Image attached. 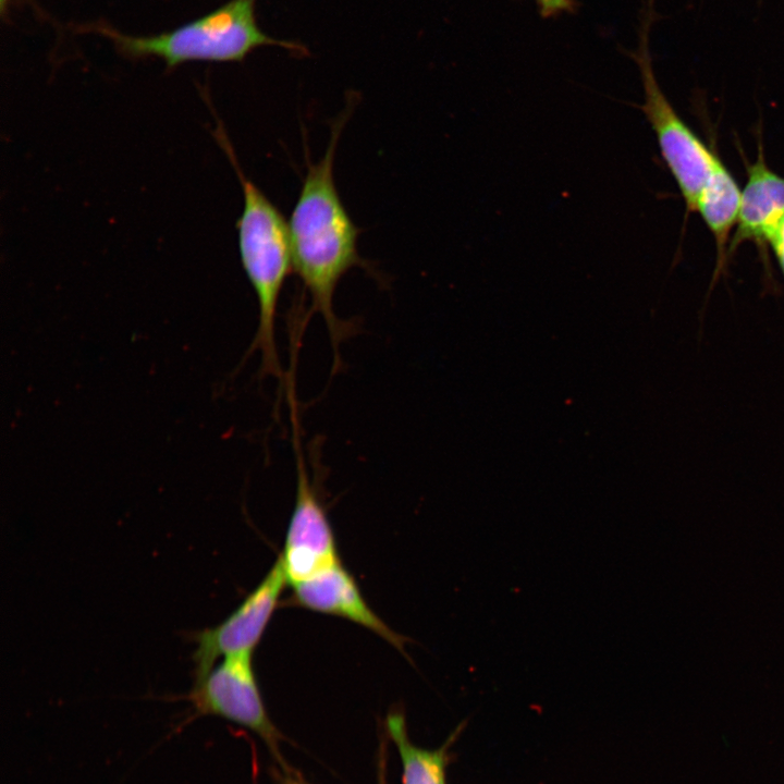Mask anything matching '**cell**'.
<instances>
[{
    "instance_id": "cell-1",
    "label": "cell",
    "mask_w": 784,
    "mask_h": 784,
    "mask_svg": "<svg viewBox=\"0 0 784 784\" xmlns=\"http://www.w3.org/2000/svg\"><path fill=\"white\" fill-rule=\"evenodd\" d=\"M353 102L332 122L323 156L310 161L292 210L289 233L293 271L310 301V310L319 314L327 327L333 351V371L340 369V345L354 331L353 322L339 318L334 293L342 278L353 268H362L376 281H384L358 252L359 229L347 212L334 180L336 147L352 114Z\"/></svg>"
},
{
    "instance_id": "cell-2",
    "label": "cell",
    "mask_w": 784,
    "mask_h": 784,
    "mask_svg": "<svg viewBox=\"0 0 784 784\" xmlns=\"http://www.w3.org/2000/svg\"><path fill=\"white\" fill-rule=\"evenodd\" d=\"M215 135L231 161L243 192V210L236 222L238 250L258 304V326L250 351L260 354V373L282 382L275 318L284 283L293 270L289 223L277 206L243 172L220 124Z\"/></svg>"
},
{
    "instance_id": "cell-3",
    "label": "cell",
    "mask_w": 784,
    "mask_h": 784,
    "mask_svg": "<svg viewBox=\"0 0 784 784\" xmlns=\"http://www.w3.org/2000/svg\"><path fill=\"white\" fill-rule=\"evenodd\" d=\"M258 0H230L212 12L171 32L136 37L107 25L95 30L109 37L131 57H158L168 68L189 61L240 62L253 50L274 46L305 56L299 42L277 39L262 32L256 20Z\"/></svg>"
},
{
    "instance_id": "cell-4",
    "label": "cell",
    "mask_w": 784,
    "mask_h": 784,
    "mask_svg": "<svg viewBox=\"0 0 784 784\" xmlns=\"http://www.w3.org/2000/svg\"><path fill=\"white\" fill-rule=\"evenodd\" d=\"M291 441L295 457L296 492L294 509L279 555L289 584L293 585L340 562L335 538L327 512L310 477L301 442V424L295 380L286 384Z\"/></svg>"
},
{
    "instance_id": "cell-5",
    "label": "cell",
    "mask_w": 784,
    "mask_h": 784,
    "mask_svg": "<svg viewBox=\"0 0 784 784\" xmlns=\"http://www.w3.org/2000/svg\"><path fill=\"white\" fill-rule=\"evenodd\" d=\"M642 34L639 49L632 54L638 64L644 87L639 106L650 124L661 157L672 174L687 211H695L697 197L719 157L681 118L660 88Z\"/></svg>"
},
{
    "instance_id": "cell-6",
    "label": "cell",
    "mask_w": 784,
    "mask_h": 784,
    "mask_svg": "<svg viewBox=\"0 0 784 784\" xmlns=\"http://www.w3.org/2000/svg\"><path fill=\"white\" fill-rule=\"evenodd\" d=\"M193 716L215 715L255 733L265 743L280 769L289 768L281 755L282 735L271 721L257 683L253 653H238L223 660L186 697Z\"/></svg>"
},
{
    "instance_id": "cell-7",
    "label": "cell",
    "mask_w": 784,
    "mask_h": 784,
    "mask_svg": "<svg viewBox=\"0 0 784 784\" xmlns=\"http://www.w3.org/2000/svg\"><path fill=\"white\" fill-rule=\"evenodd\" d=\"M287 580L278 559L259 585L220 624L193 634L194 684L219 658L254 653L275 611Z\"/></svg>"
},
{
    "instance_id": "cell-8",
    "label": "cell",
    "mask_w": 784,
    "mask_h": 784,
    "mask_svg": "<svg viewBox=\"0 0 784 784\" xmlns=\"http://www.w3.org/2000/svg\"><path fill=\"white\" fill-rule=\"evenodd\" d=\"M292 587V604L352 621L404 651L407 639L385 624L368 605L354 577L341 561Z\"/></svg>"
},
{
    "instance_id": "cell-9",
    "label": "cell",
    "mask_w": 784,
    "mask_h": 784,
    "mask_svg": "<svg viewBox=\"0 0 784 784\" xmlns=\"http://www.w3.org/2000/svg\"><path fill=\"white\" fill-rule=\"evenodd\" d=\"M746 169L747 181L728 255L745 242H752L760 249L771 246L784 222V176L768 167L761 145L757 159Z\"/></svg>"
},
{
    "instance_id": "cell-10",
    "label": "cell",
    "mask_w": 784,
    "mask_h": 784,
    "mask_svg": "<svg viewBox=\"0 0 784 784\" xmlns=\"http://www.w3.org/2000/svg\"><path fill=\"white\" fill-rule=\"evenodd\" d=\"M742 191L724 163L719 158L702 186L695 206L705 224L713 235L716 248L718 274L728 256V240L737 223Z\"/></svg>"
},
{
    "instance_id": "cell-11",
    "label": "cell",
    "mask_w": 784,
    "mask_h": 784,
    "mask_svg": "<svg viewBox=\"0 0 784 784\" xmlns=\"http://www.w3.org/2000/svg\"><path fill=\"white\" fill-rule=\"evenodd\" d=\"M385 725L402 761L403 784H446L448 751L463 730L462 724L437 749H425L412 743L401 712L390 713Z\"/></svg>"
},
{
    "instance_id": "cell-12",
    "label": "cell",
    "mask_w": 784,
    "mask_h": 784,
    "mask_svg": "<svg viewBox=\"0 0 784 784\" xmlns=\"http://www.w3.org/2000/svg\"><path fill=\"white\" fill-rule=\"evenodd\" d=\"M539 14L543 19H551L563 13H574L577 9L576 0H535Z\"/></svg>"
},
{
    "instance_id": "cell-13",
    "label": "cell",
    "mask_w": 784,
    "mask_h": 784,
    "mask_svg": "<svg viewBox=\"0 0 784 784\" xmlns=\"http://www.w3.org/2000/svg\"><path fill=\"white\" fill-rule=\"evenodd\" d=\"M770 247L773 249L776 260L779 262V266L781 268V271L784 275V222L782 223L781 228L779 229Z\"/></svg>"
},
{
    "instance_id": "cell-14",
    "label": "cell",
    "mask_w": 784,
    "mask_h": 784,
    "mask_svg": "<svg viewBox=\"0 0 784 784\" xmlns=\"http://www.w3.org/2000/svg\"><path fill=\"white\" fill-rule=\"evenodd\" d=\"M279 780L281 784H309L291 768L280 769Z\"/></svg>"
},
{
    "instance_id": "cell-15",
    "label": "cell",
    "mask_w": 784,
    "mask_h": 784,
    "mask_svg": "<svg viewBox=\"0 0 784 784\" xmlns=\"http://www.w3.org/2000/svg\"><path fill=\"white\" fill-rule=\"evenodd\" d=\"M384 758L385 757L383 756L380 759L381 763L379 765V774H378L379 782H378V784H387L385 763H384L385 759Z\"/></svg>"
},
{
    "instance_id": "cell-16",
    "label": "cell",
    "mask_w": 784,
    "mask_h": 784,
    "mask_svg": "<svg viewBox=\"0 0 784 784\" xmlns=\"http://www.w3.org/2000/svg\"><path fill=\"white\" fill-rule=\"evenodd\" d=\"M9 0H0L1 11L3 12L7 8Z\"/></svg>"
}]
</instances>
